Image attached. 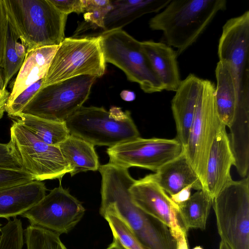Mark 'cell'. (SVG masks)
<instances>
[{
    "label": "cell",
    "mask_w": 249,
    "mask_h": 249,
    "mask_svg": "<svg viewBox=\"0 0 249 249\" xmlns=\"http://www.w3.org/2000/svg\"><path fill=\"white\" fill-rule=\"evenodd\" d=\"M225 0H171L152 18L149 26L163 32L166 44L180 54L197 40L220 11Z\"/></svg>",
    "instance_id": "1"
},
{
    "label": "cell",
    "mask_w": 249,
    "mask_h": 249,
    "mask_svg": "<svg viewBox=\"0 0 249 249\" xmlns=\"http://www.w3.org/2000/svg\"><path fill=\"white\" fill-rule=\"evenodd\" d=\"M27 52L46 46H59L65 39L68 15L50 0H4Z\"/></svg>",
    "instance_id": "2"
},
{
    "label": "cell",
    "mask_w": 249,
    "mask_h": 249,
    "mask_svg": "<svg viewBox=\"0 0 249 249\" xmlns=\"http://www.w3.org/2000/svg\"><path fill=\"white\" fill-rule=\"evenodd\" d=\"M70 135L93 145L112 147L140 137L129 111L82 106L65 121Z\"/></svg>",
    "instance_id": "3"
},
{
    "label": "cell",
    "mask_w": 249,
    "mask_h": 249,
    "mask_svg": "<svg viewBox=\"0 0 249 249\" xmlns=\"http://www.w3.org/2000/svg\"><path fill=\"white\" fill-rule=\"evenodd\" d=\"M101 41L100 36L65 38L52 60L42 87L80 75L102 77L107 62Z\"/></svg>",
    "instance_id": "4"
},
{
    "label": "cell",
    "mask_w": 249,
    "mask_h": 249,
    "mask_svg": "<svg viewBox=\"0 0 249 249\" xmlns=\"http://www.w3.org/2000/svg\"><path fill=\"white\" fill-rule=\"evenodd\" d=\"M217 228L229 249H249V177L227 184L213 198Z\"/></svg>",
    "instance_id": "5"
},
{
    "label": "cell",
    "mask_w": 249,
    "mask_h": 249,
    "mask_svg": "<svg viewBox=\"0 0 249 249\" xmlns=\"http://www.w3.org/2000/svg\"><path fill=\"white\" fill-rule=\"evenodd\" d=\"M99 36H101L106 62L121 69L128 80L138 83L145 93L164 90L142 50L141 42L122 29L105 31Z\"/></svg>",
    "instance_id": "6"
},
{
    "label": "cell",
    "mask_w": 249,
    "mask_h": 249,
    "mask_svg": "<svg viewBox=\"0 0 249 249\" xmlns=\"http://www.w3.org/2000/svg\"><path fill=\"white\" fill-rule=\"evenodd\" d=\"M96 79L83 75L41 87L21 113L65 122L88 100Z\"/></svg>",
    "instance_id": "7"
},
{
    "label": "cell",
    "mask_w": 249,
    "mask_h": 249,
    "mask_svg": "<svg viewBox=\"0 0 249 249\" xmlns=\"http://www.w3.org/2000/svg\"><path fill=\"white\" fill-rule=\"evenodd\" d=\"M215 86L204 79L184 152L187 160L201 182L203 189L209 152L223 124L216 111Z\"/></svg>",
    "instance_id": "8"
},
{
    "label": "cell",
    "mask_w": 249,
    "mask_h": 249,
    "mask_svg": "<svg viewBox=\"0 0 249 249\" xmlns=\"http://www.w3.org/2000/svg\"><path fill=\"white\" fill-rule=\"evenodd\" d=\"M10 141L21 160L23 168L36 180L61 178L71 168L63 157L59 147L39 140L19 122L13 120Z\"/></svg>",
    "instance_id": "9"
},
{
    "label": "cell",
    "mask_w": 249,
    "mask_h": 249,
    "mask_svg": "<svg viewBox=\"0 0 249 249\" xmlns=\"http://www.w3.org/2000/svg\"><path fill=\"white\" fill-rule=\"evenodd\" d=\"M184 148L177 139H133L107 148L109 162L128 169L137 167L157 172L179 157Z\"/></svg>",
    "instance_id": "10"
},
{
    "label": "cell",
    "mask_w": 249,
    "mask_h": 249,
    "mask_svg": "<svg viewBox=\"0 0 249 249\" xmlns=\"http://www.w3.org/2000/svg\"><path fill=\"white\" fill-rule=\"evenodd\" d=\"M85 212L82 203L60 184L21 215L27 218L31 225L60 235L71 231Z\"/></svg>",
    "instance_id": "11"
},
{
    "label": "cell",
    "mask_w": 249,
    "mask_h": 249,
    "mask_svg": "<svg viewBox=\"0 0 249 249\" xmlns=\"http://www.w3.org/2000/svg\"><path fill=\"white\" fill-rule=\"evenodd\" d=\"M129 192L137 206L170 229L177 241L178 249H189L187 232L178 220V206L149 175L136 180Z\"/></svg>",
    "instance_id": "12"
},
{
    "label": "cell",
    "mask_w": 249,
    "mask_h": 249,
    "mask_svg": "<svg viewBox=\"0 0 249 249\" xmlns=\"http://www.w3.org/2000/svg\"><path fill=\"white\" fill-rule=\"evenodd\" d=\"M219 61L228 64L237 84L249 82V11L228 19L218 46Z\"/></svg>",
    "instance_id": "13"
},
{
    "label": "cell",
    "mask_w": 249,
    "mask_h": 249,
    "mask_svg": "<svg viewBox=\"0 0 249 249\" xmlns=\"http://www.w3.org/2000/svg\"><path fill=\"white\" fill-rule=\"evenodd\" d=\"M226 127L223 124L215 136L207 160L203 189L213 199L232 180L231 169L235 160Z\"/></svg>",
    "instance_id": "14"
},
{
    "label": "cell",
    "mask_w": 249,
    "mask_h": 249,
    "mask_svg": "<svg viewBox=\"0 0 249 249\" xmlns=\"http://www.w3.org/2000/svg\"><path fill=\"white\" fill-rule=\"evenodd\" d=\"M203 80L193 74H190L181 81L171 101V108L176 125L177 139L184 148L187 144Z\"/></svg>",
    "instance_id": "15"
},
{
    "label": "cell",
    "mask_w": 249,
    "mask_h": 249,
    "mask_svg": "<svg viewBox=\"0 0 249 249\" xmlns=\"http://www.w3.org/2000/svg\"><path fill=\"white\" fill-rule=\"evenodd\" d=\"M141 45L164 90L176 91L181 81L176 51L166 43L151 40L142 41Z\"/></svg>",
    "instance_id": "16"
},
{
    "label": "cell",
    "mask_w": 249,
    "mask_h": 249,
    "mask_svg": "<svg viewBox=\"0 0 249 249\" xmlns=\"http://www.w3.org/2000/svg\"><path fill=\"white\" fill-rule=\"evenodd\" d=\"M2 48L1 71L4 86L8 84L21 67L27 53V48L2 0Z\"/></svg>",
    "instance_id": "17"
},
{
    "label": "cell",
    "mask_w": 249,
    "mask_h": 249,
    "mask_svg": "<svg viewBox=\"0 0 249 249\" xmlns=\"http://www.w3.org/2000/svg\"><path fill=\"white\" fill-rule=\"evenodd\" d=\"M58 46L42 47L27 53L6 104L12 102L28 87L45 77Z\"/></svg>",
    "instance_id": "18"
},
{
    "label": "cell",
    "mask_w": 249,
    "mask_h": 249,
    "mask_svg": "<svg viewBox=\"0 0 249 249\" xmlns=\"http://www.w3.org/2000/svg\"><path fill=\"white\" fill-rule=\"evenodd\" d=\"M46 190L38 180L0 190V218L21 215L41 200Z\"/></svg>",
    "instance_id": "19"
},
{
    "label": "cell",
    "mask_w": 249,
    "mask_h": 249,
    "mask_svg": "<svg viewBox=\"0 0 249 249\" xmlns=\"http://www.w3.org/2000/svg\"><path fill=\"white\" fill-rule=\"evenodd\" d=\"M149 175L169 196L188 186H191L197 191L203 189V186L189 164L184 151L155 173Z\"/></svg>",
    "instance_id": "20"
},
{
    "label": "cell",
    "mask_w": 249,
    "mask_h": 249,
    "mask_svg": "<svg viewBox=\"0 0 249 249\" xmlns=\"http://www.w3.org/2000/svg\"><path fill=\"white\" fill-rule=\"evenodd\" d=\"M171 0H111V8L105 18L103 32L122 29L145 14L159 12Z\"/></svg>",
    "instance_id": "21"
},
{
    "label": "cell",
    "mask_w": 249,
    "mask_h": 249,
    "mask_svg": "<svg viewBox=\"0 0 249 249\" xmlns=\"http://www.w3.org/2000/svg\"><path fill=\"white\" fill-rule=\"evenodd\" d=\"M215 100L217 113L221 123L230 128L233 121L238 101L235 78L231 69L218 61L215 70Z\"/></svg>",
    "instance_id": "22"
},
{
    "label": "cell",
    "mask_w": 249,
    "mask_h": 249,
    "mask_svg": "<svg viewBox=\"0 0 249 249\" xmlns=\"http://www.w3.org/2000/svg\"><path fill=\"white\" fill-rule=\"evenodd\" d=\"M57 146L71 168V177L80 172L98 170L99 157L94 145L90 142L70 135Z\"/></svg>",
    "instance_id": "23"
},
{
    "label": "cell",
    "mask_w": 249,
    "mask_h": 249,
    "mask_svg": "<svg viewBox=\"0 0 249 249\" xmlns=\"http://www.w3.org/2000/svg\"><path fill=\"white\" fill-rule=\"evenodd\" d=\"M213 199L204 189L198 190L184 203L178 206V218L183 229H206L212 207Z\"/></svg>",
    "instance_id": "24"
},
{
    "label": "cell",
    "mask_w": 249,
    "mask_h": 249,
    "mask_svg": "<svg viewBox=\"0 0 249 249\" xmlns=\"http://www.w3.org/2000/svg\"><path fill=\"white\" fill-rule=\"evenodd\" d=\"M15 119L39 140L50 145L57 146L70 135L65 122L49 120L21 113Z\"/></svg>",
    "instance_id": "25"
},
{
    "label": "cell",
    "mask_w": 249,
    "mask_h": 249,
    "mask_svg": "<svg viewBox=\"0 0 249 249\" xmlns=\"http://www.w3.org/2000/svg\"><path fill=\"white\" fill-rule=\"evenodd\" d=\"M100 214L107 221L116 239L125 249H146L138 241L131 229L116 213L106 209L99 211Z\"/></svg>",
    "instance_id": "26"
},
{
    "label": "cell",
    "mask_w": 249,
    "mask_h": 249,
    "mask_svg": "<svg viewBox=\"0 0 249 249\" xmlns=\"http://www.w3.org/2000/svg\"><path fill=\"white\" fill-rule=\"evenodd\" d=\"M59 235L40 227H29L24 231L27 249H67Z\"/></svg>",
    "instance_id": "27"
},
{
    "label": "cell",
    "mask_w": 249,
    "mask_h": 249,
    "mask_svg": "<svg viewBox=\"0 0 249 249\" xmlns=\"http://www.w3.org/2000/svg\"><path fill=\"white\" fill-rule=\"evenodd\" d=\"M0 231V249H22L24 230L20 219L9 220Z\"/></svg>",
    "instance_id": "28"
},
{
    "label": "cell",
    "mask_w": 249,
    "mask_h": 249,
    "mask_svg": "<svg viewBox=\"0 0 249 249\" xmlns=\"http://www.w3.org/2000/svg\"><path fill=\"white\" fill-rule=\"evenodd\" d=\"M111 8L109 0H86L84 19L91 28H99L103 32L105 18Z\"/></svg>",
    "instance_id": "29"
},
{
    "label": "cell",
    "mask_w": 249,
    "mask_h": 249,
    "mask_svg": "<svg viewBox=\"0 0 249 249\" xmlns=\"http://www.w3.org/2000/svg\"><path fill=\"white\" fill-rule=\"evenodd\" d=\"M35 180L34 176L24 169L0 166V190L25 184Z\"/></svg>",
    "instance_id": "30"
},
{
    "label": "cell",
    "mask_w": 249,
    "mask_h": 249,
    "mask_svg": "<svg viewBox=\"0 0 249 249\" xmlns=\"http://www.w3.org/2000/svg\"><path fill=\"white\" fill-rule=\"evenodd\" d=\"M43 80L44 78L41 79L32 84L12 102L5 104V111L10 117L15 119L21 112L26 105L42 87Z\"/></svg>",
    "instance_id": "31"
},
{
    "label": "cell",
    "mask_w": 249,
    "mask_h": 249,
    "mask_svg": "<svg viewBox=\"0 0 249 249\" xmlns=\"http://www.w3.org/2000/svg\"><path fill=\"white\" fill-rule=\"evenodd\" d=\"M0 166L15 169H22L18 152L13 142L0 143Z\"/></svg>",
    "instance_id": "32"
},
{
    "label": "cell",
    "mask_w": 249,
    "mask_h": 249,
    "mask_svg": "<svg viewBox=\"0 0 249 249\" xmlns=\"http://www.w3.org/2000/svg\"><path fill=\"white\" fill-rule=\"evenodd\" d=\"M62 13L68 15L71 13H84L86 0H50Z\"/></svg>",
    "instance_id": "33"
},
{
    "label": "cell",
    "mask_w": 249,
    "mask_h": 249,
    "mask_svg": "<svg viewBox=\"0 0 249 249\" xmlns=\"http://www.w3.org/2000/svg\"><path fill=\"white\" fill-rule=\"evenodd\" d=\"M192 189L191 186H188L177 193L170 195L169 196L175 203L177 205H179L189 199L191 196V190Z\"/></svg>",
    "instance_id": "34"
},
{
    "label": "cell",
    "mask_w": 249,
    "mask_h": 249,
    "mask_svg": "<svg viewBox=\"0 0 249 249\" xmlns=\"http://www.w3.org/2000/svg\"><path fill=\"white\" fill-rule=\"evenodd\" d=\"M2 0H0V69H1V63H2Z\"/></svg>",
    "instance_id": "35"
},
{
    "label": "cell",
    "mask_w": 249,
    "mask_h": 249,
    "mask_svg": "<svg viewBox=\"0 0 249 249\" xmlns=\"http://www.w3.org/2000/svg\"><path fill=\"white\" fill-rule=\"evenodd\" d=\"M120 96L123 100L127 102L133 101L136 98L135 93L133 91L127 90H122Z\"/></svg>",
    "instance_id": "36"
},
{
    "label": "cell",
    "mask_w": 249,
    "mask_h": 249,
    "mask_svg": "<svg viewBox=\"0 0 249 249\" xmlns=\"http://www.w3.org/2000/svg\"><path fill=\"white\" fill-rule=\"evenodd\" d=\"M9 95V94L0 98V120L2 118L4 112L5 111V104Z\"/></svg>",
    "instance_id": "37"
},
{
    "label": "cell",
    "mask_w": 249,
    "mask_h": 249,
    "mask_svg": "<svg viewBox=\"0 0 249 249\" xmlns=\"http://www.w3.org/2000/svg\"><path fill=\"white\" fill-rule=\"evenodd\" d=\"M106 249H125L121 244L113 238V242Z\"/></svg>",
    "instance_id": "38"
},
{
    "label": "cell",
    "mask_w": 249,
    "mask_h": 249,
    "mask_svg": "<svg viewBox=\"0 0 249 249\" xmlns=\"http://www.w3.org/2000/svg\"><path fill=\"white\" fill-rule=\"evenodd\" d=\"M6 89L4 86V80L2 75V71L0 69V89Z\"/></svg>",
    "instance_id": "39"
},
{
    "label": "cell",
    "mask_w": 249,
    "mask_h": 249,
    "mask_svg": "<svg viewBox=\"0 0 249 249\" xmlns=\"http://www.w3.org/2000/svg\"><path fill=\"white\" fill-rule=\"evenodd\" d=\"M219 249H229L223 242L221 241L219 243Z\"/></svg>",
    "instance_id": "40"
},
{
    "label": "cell",
    "mask_w": 249,
    "mask_h": 249,
    "mask_svg": "<svg viewBox=\"0 0 249 249\" xmlns=\"http://www.w3.org/2000/svg\"><path fill=\"white\" fill-rule=\"evenodd\" d=\"M192 249H203V248L201 246H197L194 247Z\"/></svg>",
    "instance_id": "41"
},
{
    "label": "cell",
    "mask_w": 249,
    "mask_h": 249,
    "mask_svg": "<svg viewBox=\"0 0 249 249\" xmlns=\"http://www.w3.org/2000/svg\"></svg>",
    "instance_id": "42"
}]
</instances>
